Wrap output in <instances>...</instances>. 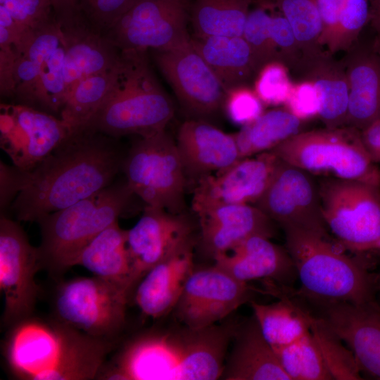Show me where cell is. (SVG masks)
<instances>
[{
  "label": "cell",
  "instance_id": "6da1fadb",
  "mask_svg": "<svg viewBox=\"0 0 380 380\" xmlns=\"http://www.w3.org/2000/svg\"><path fill=\"white\" fill-rule=\"evenodd\" d=\"M124 158L115 138L88 129L72 133L29 170L1 163V207L13 199L18 221L37 222L110 185Z\"/></svg>",
  "mask_w": 380,
  "mask_h": 380
},
{
  "label": "cell",
  "instance_id": "7a4b0ae2",
  "mask_svg": "<svg viewBox=\"0 0 380 380\" xmlns=\"http://www.w3.org/2000/svg\"><path fill=\"white\" fill-rule=\"evenodd\" d=\"M236 327L216 324L196 329L179 322L145 330L117 346L96 379H219Z\"/></svg>",
  "mask_w": 380,
  "mask_h": 380
},
{
  "label": "cell",
  "instance_id": "3957f363",
  "mask_svg": "<svg viewBox=\"0 0 380 380\" xmlns=\"http://www.w3.org/2000/svg\"><path fill=\"white\" fill-rule=\"evenodd\" d=\"M118 343L89 336L53 316L32 315L9 328L3 355L20 380H90Z\"/></svg>",
  "mask_w": 380,
  "mask_h": 380
},
{
  "label": "cell",
  "instance_id": "277c9868",
  "mask_svg": "<svg viewBox=\"0 0 380 380\" xmlns=\"http://www.w3.org/2000/svg\"><path fill=\"white\" fill-rule=\"evenodd\" d=\"M147 53L120 51L114 88L87 129L113 138L144 137L166 129L175 107L155 77Z\"/></svg>",
  "mask_w": 380,
  "mask_h": 380
},
{
  "label": "cell",
  "instance_id": "5b68a950",
  "mask_svg": "<svg viewBox=\"0 0 380 380\" xmlns=\"http://www.w3.org/2000/svg\"><path fill=\"white\" fill-rule=\"evenodd\" d=\"M135 196L125 179L113 182L94 194L37 222L41 232L37 247L42 270L59 280L84 248L102 231L118 222Z\"/></svg>",
  "mask_w": 380,
  "mask_h": 380
},
{
  "label": "cell",
  "instance_id": "8992f818",
  "mask_svg": "<svg viewBox=\"0 0 380 380\" xmlns=\"http://www.w3.org/2000/svg\"><path fill=\"white\" fill-rule=\"evenodd\" d=\"M284 232L286 248L300 282V293L326 301H376L372 276L363 265L338 250L331 240L303 230Z\"/></svg>",
  "mask_w": 380,
  "mask_h": 380
},
{
  "label": "cell",
  "instance_id": "52a82bcc",
  "mask_svg": "<svg viewBox=\"0 0 380 380\" xmlns=\"http://www.w3.org/2000/svg\"><path fill=\"white\" fill-rule=\"evenodd\" d=\"M272 151L283 161L312 175L380 186V168L367 153L360 131L351 127L305 130Z\"/></svg>",
  "mask_w": 380,
  "mask_h": 380
},
{
  "label": "cell",
  "instance_id": "ba28073f",
  "mask_svg": "<svg viewBox=\"0 0 380 380\" xmlns=\"http://www.w3.org/2000/svg\"><path fill=\"white\" fill-rule=\"evenodd\" d=\"M59 281L52 316L89 336L118 343L127 324L131 291L95 276Z\"/></svg>",
  "mask_w": 380,
  "mask_h": 380
},
{
  "label": "cell",
  "instance_id": "9c48e42d",
  "mask_svg": "<svg viewBox=\"0 0 380 380\" xmlns=\"http://www.w3.org/2000/svg\"><path fill=\"white\" fill-rule=\"evenodd\" d=\"M121 170L146 205L184 213L187 179L176 141L166 129L139 137L124 158Z\"/></svg>",
  "mask_w": 380,
  "mask_h": 380
},
{
  "label": "cell",
  "instance_id": "30bf717a",
  "mask_svg": "<svg viewBox=\"0 0 380 380\" xmlns=\"http://www.w3.org/2000/svg\"><path fill=\"white\" fill-rule=\"evenodd\" d=\"M318 188L324 222L343 247L380 249V186L326 177Z\"/></svg>",
  "mask_w": 380,
  "mask_h": 380
},
{
  "label": "cell",
  "instance_id": "8fae6325",
  "mask_svg": "<svg viewBox=\"0 0 380 380\" xmlns=\"http://www.w3.org/2000/svg\"><path fill=\"white\" fill-rule=\"evenodd\" d=\"M193 0H137L103 34L120 51H162L191 39Z\"/></svg>",
  "mask_w": 380,
  "mask_h": 380
},
{
  "label": "cell",
  "instance_id": "7c38bea8",
  "mask_svg": "<svg viewBox=\"0 0 380 380\" xmlns=\"http://www.w3.org/2000/svg\"><path fill=\"white\" fill-rule=\"evenodd\" d=\"M42 270L38 248L30 244L20 224L2 213L0 217V289L4 296L1 322L10 328L33 315Z\"/></svg>",
  "mask_w": 380,
  "mask_h": 380
},
{
  "label": "cell",
  "instance_id": "4fadbf2b",
  "mask_svg": "<svg viewBox=\"0 0 380 380\" xmlns=\"http://www.w3.org/2000/svg\"><path fill=\"white\" fill-rule=\"evenodd\" d=\"M254 205L284 231L303 230L331 240L322 215L318 183L314 175L298 167L281 160Z\"/></svg>",
  "mask_w": 380,
  "mask_h": 380
},
{
  "label": "cell",
  "instance_id": "5bb4252c",
  "mask_svg": "<svg viewBox=\"0 0 380 380\" xmlns=\"http://www.w3.org/2000/svg\"><path fill=\"white\" fill-rule=\"evenodd\" d=\"M153 52L156 65L189 119L208 121L223 108L227 92L191 39L175 48Z\"/></svg>",
  "mask_w": 380,
  "mask_h": 380
},
{
  "label": "cell",
  "instance_id": "9a60e30c",
  "mask_svg": "<svg viewBox=\"0 0 380 380\" xmlns=\"http://www.w3.org/2000/svg\"><path fill=\"white\" fill-rule=\"evenodd\" d=\"M252 293L248 283L239 281L215 264L194 267L172 312L179 323L204 328L217 324L249 303Z\"/></svg>",
  "mask_w": 380,
  "mask_h": 380
},
{
  "label": "cell",
  "instance_id": "2e32d148",
  "mask_svg": "<svg viewBox=\"0 0 380 380\" xmlns=\"http://www.w3.org/2000/svg\"><path fill=\"white\" fill-rule=\"evenodd\" d=\"M0 120L1 147L20 170L34 167L71 134L61 118L24 104H1Z\"/></svg>",
  "mask_w": 380,
  "mask_h": 380
},
{
  "label": "cell",
  "instance_id": "e0dca14e",
  "mask_svg": "<svg viewBox=\"0 0 380 380\" xmlns=\"http://www.w3.org/2000/svg\"><path fill=\"white\" fill-rule=\"evenodd\" d=\"M308 308L344 342L360 371L380 379V306L326 301L300 294Z\"/></svg>",
  "mask_w": 380,
  "mask_h": 380
},
{
  "label": "cell",
  "instance_id": "ac0fdd59",
  "mask_svg": "<svg viewBox=\"0 0 380 380\" xmlns=\"http://www.w3.org/2000/svg\"><path fill=\"white\" fill-rule=\"evenodd\" d=\"M280 158L272 151L239 159L228 168L199 179L191 200L195 213L224 204L255 205L268 187Z\"/></svg>",
  "mask_w": 380,
  "mask_h": 380
},
{
  "label": "cell",
  "instance_id": "d6986e66",
  "mask_svg": "<svg viewBox=\"0 0 380 380\" xmlns=\"http://www.w3.org/2000/svg\"><path fill=\"white\" fill-rule=\"evenodd\" d=\"M193 224L184 213L146 205L137 222L127 230L133 292L154 265L194 239Z\"/></svg>",
  "mask_w": 380,
  "mask_h": 380
},
{
  "label": "cell",
  "instance_id": "ffe728a7",
  "mask_svg": "<svg viewBox=\"0 0 380 380\" xmlns=\"http://www.w3.org/2000/svg\"><path fill=\"white\" fill-rule=\"evenodd\" d=\"M198 219L199 244L214 260L254 235L272 238L275 223L254 205L224 204L195 213Z\"/></svg>",
  "mask_w": 380,
  "mask_h": 380
},
{
  "label": "cell",
  "instance_id": "44dd1931",
  "mask_svg": "<svg viewBox=\"0 0 380 380\" xmlns=\"http://www.w3.org/2000/svg\"><path fill=\"white\" fill-rule=\"evenodd\" d=\"M187 182L221 172L240 158L233 134L205 120L189 119L179 127L175 140Z\"/></svg>",
  "mask_w": 380,
  "mask_h": 380
},
{
  "label": "cell",
  "instance_id": "7402d4cb",
  "mask_svg": "<svg viewBox=\"0 0 380 380\" xmlns=\"http://www.w3.org/2000/svg\"><path fill=\"white\" fill-rule=\"evenodd\" d=\"M196 241L191 240L165 257L139 281L134 300L141 314L152 319L172 312L193 272Z\"/></svg>",
  "mask_w": 380,
  "mask_h": 380
},
{
  "label": "cell",
  "instance_id": "603a6c76",
  "mask_svg": "<svg viewBox=\"0 0 380 380\" xmlns=\"http://www.w3.org/2000/svg\"><path fill=\"white\" fill-rule=\"evenodd\" d=\"M214 264L239 281L248 283L265 279L291 286L297 277L287 249L262 235L245 239L228 252L218 255Z\"/></svg>",
  "mask_w": 380,
  "mask_h": 380
},
{
  "label": "cell",
  "instance_id": "cb8c5ba5",
  "mask_svg": "<svg viewBox=\"0 0 380 380\" xmlns=\"http://www.w3.org/2000/svg\"><path fill=\"white\" fill-rule=\"evenodd\" d=\"M341 59L349 96L346 126L362 131L380 120V54L360 39Z\"/></svg>",
  "mask_w": 380,
  "mask_h": 380
},
{
  "label": "cell",
  "instance_id": "d4e9b609",
  "mask_svg": "<svg viewBox=\"0 0 380 380\" xmlns=\"http://www.w3.org/2000/svg\"><path fill=\"white\" fill-rule=\"evenodd\" d=\"M220 377L224 380H290L253 315L237 326Z\"/></svg>",
  "mask_w": 380,
  "mask_h": 380
},
{
  "label": "cell",
  "instance_id": "484cf974",
  "mask_svg": "<svg viewBox=\"0 0 380 380\" xmlns=\"http://www.w3.org/2000/svg\"><path fill=\"white\" fill-rule=\"evenodd\" d=\"M61 28L68 96L71 88L80 80L114 68L119 61L120 51L95 30L84 17Z\"/></svg>",
  "mask_w": 380,
  "mask_h": 380
},
{
  "label": "cell",
  "instance_id": "4316f807",
  "mask_svg": "<svg viewBox=\"0 0 380 380\" xmlns=\"http://www.w3.org/2000/svg\"><path fill=\"white\" fill-rule=\"evenodd\" d=\"M327 50L310 58H301L291 72L298 80L312 82L319 96L318 118L325 127L346 126L349 87L343 63Z\"/></svg>",
  "mask_w": 380,
  "mask_h": 380
},
{
  "label": "cell",
  "instance_id": "83f0119b",
  "mask_svg": "<svg viewBox=\"0 0 380 380\" xmlns=\"http://www.w3.org/2000/svg\"><path fill=\"white\" fill-rule=\"evenodd\" d=\"M191 43L226 92L248 85L256 76L250 48L243 37L191 36Z\"/></svg>",
  "mask_w": 380,
  "mask_h": 380
},
{
  "label": "cell",
  "instance_id": "f1b7e54d",
  "mask_svg": "<svg viewBox=\"0 0 380 380\" xmlns=\"http://www.w3.org/2000/svg\"><path fill=\"white\" fill-rule=\"evenodd\" d=\"M269 292L279 300L270 304L249 302L261 332L273 349L289 345L310 331L301 304L280 286L268 283Z\"/></svg>",
  "mask_w": 380,
  "mask_h": 380
},
{
  "label": "cell",
  "instance_id": "f546056e",
  "mask_svg": "<svg viewBox=\"0 0 380 380\" xmlns=\"http://www.w3.org/2000/svg\"><path fill=\"white\" fill-rule=\"evenodd\" d=\"M76 265L93 276L129 289L132 296L131 264L127 245V230L118 222L98 234L82 251Z\"/></svg>",
  "mask_w": 380,
  "mask_h": 380
},
{
  "label": "cell",
  "instance_id": "4dcf8cb0",
  "mask_svg": "<svg viewBox=\"0 0 380 380\" xmlns=\"http://www.w3.org/2000/svg\"><path fill=\"white\" fill-rule=\"evenodd\" d=\"M309 121L301 120L284 106L264 111L234 133L240 158L271 151L304 132Z\"/></svg>",
  "mask_w": 380,
  "mask_h": 380
},
{
  "label": "cell",
  "instance_id": "1f68e13d",
  "mask_svg": "<svg viewBox=\"0 0 380 380\" xmlns=\"http://www.w3.org/2000/svg\"><path fill=\"white\" fill-rule=\"evenodd\" d=\"M119 61L112 69L80 80L68 92L60 118L71 134L86 129L110 96L118 77Z\"/></svg>",
  "mask_w": 380,
  "mask_h": 380
},
{
  "label": "cell",
  "instance_id": "d6a6232c",
  "mask_svg": "<svg viewBox=\"0 0 380 380\" xmlns=\"http://www.w3.org/2000/svg\"><path fill=\"white\" fill-rule=\"evenodd\" d=\"M253 0H193L194 36L242 37Z\"/></svg>",
  "mask_w": 380,
  "mask_h": 380
},
{
  "label": "cell",
  "instance_id": "836d02e7",
  "mask_svg": "<svg viewBox=\"0 0 380 380\" xmlns=\"http://www.w3.org/2000/svg\"><path fill=\"white\" fill-rule=\"evenodd\" d=\"M269 4L290 24L301 58L312 57L324 50L320 44L322 23L316 0H270Z\"/></svg>",
  "mask_w": 380,
  "mask_h": 380
},
{
  "label": "cell",
  "instance_id": "e575fe53",
  "mask_svg": "<svg viewBox=\"0 0 380 380\" xmlns=\"http://www.w3.org/2000/svg\"><path fill=\"white\" fill-rule=\"evenodd\" d=\"M274 350L290 380L333 379L310 330L293 343Z\"/></svg>",
  "mask_w": 380,
  "mask_h": 380
},
{
  "label": "cell",
  "instance_id": "d590c367",
  "mask_svg": "<svg viewBox=\"0 0 380 380\" xmlns=\"http://www.w3.org/2000/svg\"><path fill=\"white\" fill-rule=\"evenodd\" d=\"M310 330L322 353L333 379H362L353 353L346 350L324 322L305 307Z\"/></svg>",
  "mask_w": 380,
  "mask_h": 380
},
{
  "label": "cell",
  "instance_id": "8d00e7d4",
  "mask_svg": "<svg viewBox=\"0 0 380 380\" xmlns=\"http://www.w3.org/2000/svg\"><path fill=\"white\" fill-rule=\"evenodd\" d=\"M271 5H258L250 10L242 37L252 55L256 75L267 63L277 61L278 54L271 35Z\"/></svg>",
  "mask_w": 380,
  "mask_h": 380
},
{
  "label": "cell",
  "instance_id": "74e56055",
  "mask_svg": "<svg viewBox=\"0 0 380 380\" xmlns=\"http://www.w3.org/2000/svg\"><path fill=\"white\" fill-rule=\"evenodd\" d=\"M65 49L61 44L43 64L35 105L51 112H61L67 98L64 67Z\"/></svg>",
  "mask_w": 380,
  "mask_h": 380
},
{
  "label": "cell",
  "instance_id": "f35d334b",
  "mask_svg": "<svg viewBox=\"0 0 380 380\" xmlns=\"http://www.w3.org/2000/svg\"><path fill=\"white\" fill-rule=\"evenodd\" d=\"M293 82L289 68L277 61L265 65L257 73L253 89L265 106H284Z\"/></svg>",
  "mask_w": 380,
  "mask_h": 380
},
{
  "label": "cell",
  "instance_id": "ab89813d",
  "mask_svg": "<svg viewBox=\"0 0 380 380\" xmlns=\"http://www.w3.org/2000/svg\"><path fill=\"white\" fill-rule=\"evenodd\" d=\"M369 20V0H341L339 22L333 53L349 49Z\"/></svg>",
  "mask_w": 380,
  "mask_h": 380
},
{
  "label": "cell",
  "instance_id": "60d3db41",
  "mask_svg": "<svg viewBox=\"0 0 380 380\" xmlns=\"http://www.w3.org/2000/svg\"><path fill=\"white\" fill-rule=\"evenodd\" d=\"M264 107L253 88L248 85L228 91L223 106L229 118L242 126L258 118L265 111Z\"/></svg>",
  "mask_w": 380,
  "mask_h": 380
},
{
  "label": "cell",
  "instance_id": "b9f144b4",
  "mask_svg": "<svg viewBox=\"0 0 380 380\" xmlns=\"http://www.w3.org/2000/svg\"><path fill=\"white\" fill-rule=\"evenodd\" d=\"M137 0H80L83 16L90 25L103 34Z\"/></svg>",
  "mask_w": 380,
  "mask_h": 380
},
{
  "label": "cell",
  "instance_id": "7bdbcfd3",
  "mask_svg": "<svg viewBox=\"0 0 380 380\" xmlns=\"http://www.w3.org/2000/svg\"><path fill=\"white\" fill-rule=\"evenodd\" d=\"M0 6L18 23L33 30L53 17L51 0H0Z\"/></svg>",
  "mask_w": 380,
  "mask_h": 380
},
{
  "label": "cell",
  "instance_id": "ee69618b",
  "mask_svg": "<svg viewBox=\"0 0 380 380\" xmlns=\"http://www.w3.org/2000/svg\"><path fill=\"white\" fill-rule=\"evenodd\" d=\"M271 35L277 51L278 61L285 64L291 72L300 61L302 53L290 24L279 11L274 13L273 7Z\"/></svg>",
  "mask_w": 380,
  "mask_h": 380
},
{
  "label": "cell",
  "instance_id": "f6af8a7d",
  "mask_svg": "<svg viewBox=\"0 0 380 380\" xmlns=\"http://www.w3.org/2000/svg\"><path fill=\"white\" fill-rule=\"evenodd\" d=\"M284 106L295 116L305 121L318 117L320 101L314 84L305 80L294 81Z\"/></svg>",
  "mask_w": 380,
  "mask_h": 380
},
{
  "label": "cell",
  "instance_id": "bcb514c9",
  "mask_svg": "<svg viewBox=\"0 0 380 380\" xmlns=\"http://www.w3.org/2000/svg\"><path fill=\"white\" fill-rule=\"evenodd\" d=\"M322 23L320 39L322 46L333 53L336 42L341 8V0H316Z\"/></svg>",
  "mask_w": 380,
  "mask_h": 380
},
{
  "label": "cell",
  "instance_id": "7dc6e473",
  "mask_svg": "<svg viewBox=\"0 0 380 380\" xmlns=\"http://www.w3.org/2000/svg\"><path fill=\"white\" fill-rule=\"evenodd\" d=\"M18 54L9 39H0V92L4 96L15 95Z\"/></svg>",
  "mask_w": 380,
  "mask_h": 380
},
{
  "label": "cell",
  "instance_id": "c3c4849f",
  "mask_svg": "<svg viewBox=\"0 0 380 380\" xmlns=\"http://www.w3.org/2000/svg\"><path fill=\"white\" fill-rule=\"evenodd\" d=\"M53 14L60 27L71 25L84 16L80 0H51Z\"/></svg>",
  "mask_w": 380,
  "mask_h": 380
},
{
  "label": "cell",
  "instance_id": "681fc988",
  "mask_svg": "<svg viewBox=\"0 0 380 380\" xmlns=\"http://www.w3.org/2000/svg\"><path fill=\"white\" fill-rule=\"evenodd\" d=\"M363 146L371 160L380 163V120L360 131Z\"/></svg>",
  "mask_w": 380,
  "mask_h": 380
},
{
  "label": "cell",
  "instance_id": "f907efd6",
  "mask_svg": "<svg viewBox=\"0 0 380 380\" xmlns=\"http://www.w3.org/2000/svg\"><path fill=\"white\" fill-rule=\"evenodd\" d=\"M370 25L374 37L372 46L376 52L380 54V0H369Z\"/></svg>",
  "mask_w": 380,
  "mask_h": 380
},
{
  "label": "cell",
  "instance_id": "816d5d0a",
  "mask_svg": "<svg viewBox=\"0 0 380 380\" xmlns=\"http://www.w3.org/2000/svg\"><path fill=\"white\" fill-rule=\"evenodd\" d=\"M258 5H267L270 3V0H253Z\"/></svg>",
  "mask_w": 380,
  "mask_h": 380
}]
</instances>
